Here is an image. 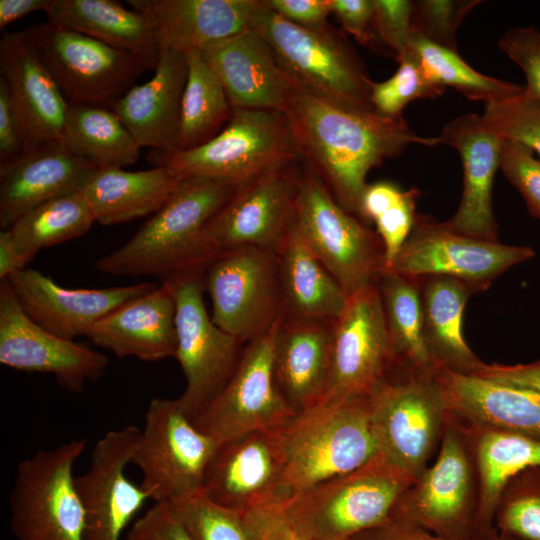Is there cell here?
I'll list each match as a JSON object with an SVG mask.
<instances>
[{
  "label": "cell",
  "mask_w": 540,
  "mask_h": 540,
  "mask_svg": "<svg viewBox=\"0 0 540 540\" xmlns=\"http://www.w3.org/2000/svg\"><path fill=\"white\" fill-rule=\"evenodd\" d=\"M334 322L282 317L279 321L274 340V376L296 414L314 407L324 395L331 367Z\"/></svg>",
  "instance_id": "obj_31"
},
{
  "label": "cell",
  "mask_w": 540,
  "mask_h": 540,
  "mask_svg": "<svg viewBox=\"0 0 540 540\" xmlns=\"http://www.w3.org/2000/svg\"><path fill=\"white\" fill-rule=\"evenodd\" d=\"M331 14L362 45L379 40L375 30V0H331Z\"/></svg>",
  "instance_id": "obj_52"
},
{
  "label": "cell",
  "mask_w": 540,
  "mask_h": 540,
  "mask_svg": "<svg viewBox=\"0 0 540 540\" xmlns=\"http://www.w3.org/2000/svg\"><path fill=\"white\" fill-rule=\"evenodd\" d=\"M376 285L383 303L386 328L396 369L435 367L423 341L417 281L384 269Z\"/></svg>",
  "instance_id": "obj_39"
},
{
  "label": "cell",
  "mask_w": 540,
  "mask_h": 540,
  "mask_svg": "<svg viewBox=\"0 0 540 540\" xmlns=\"http://www.w3.org/2000/svg\"><path fill=\"white\" fill-rule=\"evenodd\" d=\"M481 116L501 139L522 143L540 156V99L526 96L523 90L485 103Z\"/></svg>",
  "instance_id": "obj_45"
},
{
  "label": "cell",
  "mask_w": 540,
  "mask_h": 540,
  "mask_svg": "<svg viewBox=\"0 0 540 540\" xmlns=\"http://www.w3.org/2000/svg\"><path fill=\"white\" fill-rule=\"evenodd\" d=\"M140 431L134 425L107 431L94 445L86 472L76 476L85 512L84 540H121L150 500L126 475Z\"/></svg>",
  "instance_id": "obj_20"
},
{
  "label": "cell",
  "mask_w": 540,
  "mask_h": 540,
  "mask_svg": "<svg viewBox=\"0 0 540 540\" xmlns=\"http://www.w3.org/2000/svg\"><path fill=\"white\" fill-rule=\"evenodd\" d=\"M281 434L285 469L274 506L362 466L379 453L369 396L319 402L297 414Z\"/></svg>",
  "instance_id": "obj_3"
},
{
  "label": "cell",
  "mask_w": 540,
  "mask_h": 540,
  "mask_svg": "<svg viewBox=\"0 0 540 540\" xmlns=\"http://www.w3.org/2000/svg\"><path fill=\"white\" fill-rule=\"evenodd\" d=\"M473 374L540 392V361L516 365L483 362Z\"/></svg>",
  "instance_id": "obj_56"
},
{
  "label": "cell",
  "mask_w": 540,
  "mask_h": 540,
  "mask_svg": "<svg viewBox=\"0 0 540 540\" xmlns=\"http://www.w3.org/2000/svg\"><path fill=\"white\" fill-rule=\"evenodd\" d=\"M269 44L284 72L301 88L330 103L373 109L371 79L354 47L328 22L301 26L265 6L251 27Z\"/></svg>",
  "instance_id": "obj_7"
},
{
  "label": "cell",
  "mask_w": 540,
  "mask_h": 540,
  "mask_svg": "<svg viewBox=\"0 0 540 540\" xmlns=\"http://www.w3.org/2000/svg\"><path fill=\"white\" fill-rule=\"evenodd\" d=\"M187 72L185 53L160 50L152 78L133 85L113 104L111 109L141 148L177 149Z\"/></svg>",
  "instance_id": "obj_30"
},
{
  "label": "cell",
  "mask_w": 540,
  "mask_h": 540,
  "mask_svg": "<svg viewBox=\"0 0 540 540\" xmlns=\"http://www.w3.org/2000/svg\"><path fill=\"white\" fill-rule=\"evenodd\" d=\"M176 302L170 283L119 306L89 331L95 345L120 358L135 357L146 362L176 355Z\"/></svg>",
  "instance_id": "obj_28"
},
{
  "label": "cell",
  "mask_w": 540,
  "mask_h": 540,
  "mask_svg": "<svg viewBox=\"0 0 540 540\" xmlns=\"http://www.w3.org/2000/svg\"><path fill=\"white\" fill-rule=\"evenodd\" d=\"M0 73L21 125L25 152L61 142L70 104L23 31L1 35Z\"/></svg>",
  "instance_id": "obj_23"
},
{
  "label": "cell",
  "mask_w": 540,
  "mask_h": 540,
  "mask_svg": "<svg viewBox=\"0 0 540 540\" xmlns=\"http://www.w3.org/2000/svg\"><path fill=\"white\" fill-rule=\"evenodd\" d=\"M218 445L196 427L178 399L156 397L148 405L131 464L142 472L140 486L150 500L174 502L201 491Z\"/></svg>",
  "instance_id": "obj_12"
},
{
  "label": "cell",
  "mask_w": 540,
  "mask_h": 540,
  "mask_svg": "<svg viewBox=\"0 0 540 540\" xmlns=\"http://www.w3.org/2000/svg\"><path fill=\"white\" fill-rule=\"evenodd\" d=\"M108 358L61 338L35 323L19 304L7 279L0 283V363L9 368L51 374L69 392L81 393L101 379Z\"/></svg>",
  "instance_id": "obj_19"
},
{
  "label": "cell",
  "mask_w": 540,
  "mask_h": 540,
  "mask_svg": "<svg viewBox=\"0 0 540 540\" xmlns=\"http://www.w3.org/2000/svg\"><path fill=\"white\" fill-rule=\"evenodd\" d=\"M281 429L251 431L220 443L206 469L201 492L212 502L242 514L274 506L285 469Z\"/></svg>",
  "instance_id": "obj_21"
},
{
  "label": "cell",
  "mask_w": 540,
  "mask_h": 540,
  "mask_svg": "<svg viewBox=\"0 0 540 540\" xmlns=\"http://www.w3.org/2000/svg\"><path fill=\"white\" fill-rule=\"evenodd\" d=\"M271 10L284 19L301 26L327 23L331 0H267Z\"/></svg>",
  "instance_id": "obj_55"
},
{
  "label": "cell",
  "mask_w": 540,
  "mask_h": 540,
  "mask_svg": "<svg viewBox=\"0 0 540 540\" xmlns=\"http://www.w3.org/2000/svg\"><path fill=\"white\" fill-rule=\"evenodd\" d=\"M436 367H401L369 395L379 452L415 479L436 456L449 415Z\"/></svg>",
  "instance_id": "obj_8"
},
{
  "label": "cell",
  "mask_w": 540,
  "mask_h": 540,
  "mask_svg": "<svg viewBox=\"0 0 540 540\" xmlns=\"http://www.w3.org/2000/svg\"><path fill=\"white\" fill-rule=\"evenodd\" d=\"M251 540H310L298 533L276 507H263L243 514Z\"/></svg>",
  "instance_id": "obj_53"
},
{
  "label": "cell",
  "mask_w": 540,
  "mask_h": 540,
  "mask_svg": "<svg viewBox=\"0 0 540 540\" xmlns=\"http://www.w3.org/2000/svg\"><path fill=\"white\" fill-rule=\"evenodd\" d=\"M494 529L520 540H540V467L512 479L498 501Z\"/></svg>",
  "instance_id": "obj_42"
},
{
  "label": "cell",
  "mask_w": 540,
  "mask_h": 540,
  "mask_svg": "<svg viewBox=\"0 0 540 540\" xmlns=\"http://www.w3.org/2000/svg\"><path fill=\"white\" fill-rule=\"evenodd\" d=\"M200 52L232 109L281 111L296 85L266 40L252 28L208 44Z\"/></svg>",
  "instance_id": "obj_25"
},
{
  "label": "cell",
  "mask_w": 540,
  "mask_h": 540,
  "mask_svg": "<svg viewBox=\"0 0 540 540\" xmlns=\"http://www.w3.org/2000/svg\"><path fill=\"white\" fill-rule=\"evenodd\" d=\"M499 168L520 192L528 212L540 219V160L528 146L502 139Z\"/></svg>",
  "instance_id": "obj_47"
},
{
  "label": "cell",
  "mask_w": 540,
  "mask_h": 540,
  "mask_svg": "<svg viewBox=\"0 0 540 540\" xmlns=\"http://www.w3.org/2000/svg\"><path fill=\"white\" fill-rule=\"evenodd\" d=\"M299 176L292 165L238 186L202 231L206 266L218 254L241 247L276 251L294 224Z\"/></svg>",
  "instance_id": "obj_16"
},
{
  "label": "cell",
  "mask_w": 540,
  "mask_h": 540,
  "mask_svg": "<svg viewBox=\"0 0 540 540\" xmlns=\"http://www.w3.org/2000/svg\"><path fill=\"white\" fill-rule=\"evenodd\" d=\"M415 480L379 452L362 466L274 507L310 540H349L385 522L397 499Z\"/></svg>",
  "instance_id": "obj_4"
},
{
  "label": "cell",
  "mask_w": 540,
  "mask_h": 540,
  "mask_svg": "<svg viewBox=\"0 0 540 540\" xmlns=\"http://www.w3.org/2000/svg\"><path fill=\"white\" fill-rule=\"evenodd\" d=\"M275 252L282 296V318L336 321L349 297L306 245L295 224Z\"/></svg>",
  "instance_id": "obj_32"
},
{
  "label": "cell",
  "mask_w": 540,
  "mask_h": 540,
  "mask_svg": "<svg viewBox=\"0 0 540 540\" xmlns=\"http://www.w3.org/2000/svg\"><path fill=\"white\" fill-rule=\"evenodd\" d=\"M25 313L47 331L67 340L88 335L91 328L119 306L159 285L153 282L109 288H64L32 268L7 278Z\"/></svg>",
  "instance_id": "obj_22"
},
{
  "label": "cell",
  "mask_w": 540,
  "mask_h": 540,
  "mask_svg": "<svg viewBox=\"0 0 540 540\" xmlns=\"http://www.w3.org/2000/svg\"><path fill=\"white\" fill-rule=\"evenodd\" d=\"M147 160L183 178L204 177L241 186L268 172L301 163L285 114L234 108L226 126L190 150H151Z\"/></svg>",
  "instance_id": "obj_6"
},
{
  "label": "cell",
  "mask_w": 540,
  "mask_h": 540,
  "mask_svg": "<svg viewBox=\"0 0 540 540\" xmlns=\"http://www.w3.org/2000/svg\"><path fill=\"white\" fill-rule=\"evenodd\" d=\"M435 377L452 414L540 440V392L442 366Z\"/></svg>",
  "instance_id": "obj_29"
},
{
  "label": "cell",
  "mask_w": 540,
  "mask_h": 540,
  "mask_svg": "<svg viewBox=\"0 0 540 540\" xmlns=\"http://www.w3.org/2000/svg\"><path fill=\"white\" fill-rule=\"evenodd\" d=\"M413 1L375 0V30L397 60L405 54L413 37Z\"/></svg>",
  "instance_id": "obj_49"
},
{
  "label": "cell",
  "mask_w": 540,
  "mask_h": 540,
  "mask_svg": "<svg viewBox=\"0 0 540 540\" xmlns=\"http://www.w3.org/2000/svg\"><path fill=\"white\" fill-rule=\"evenodd\" d=\"M98 169L60 141L42 144L0 163V227L57 197L80 191Z\"/></svg>",
  "instance_id": "obj_26"
},
{
  "label": "cell",
  "mask_w": 540,
  "mask_h": 540,
  "mask_svg": "<svg viewBox=\"0 0 540 540\" xmlns=\"http://www.w3.org/2000/svg\"><path fill=\"white\" fill-rule=\"evenodd\" d=\"M463 421L474 450L480 490L479 525L486 540L495 530L494 514L505 487L524 471L540 467V440Z\"/></svg>",
  "instance_id": "obj_36"
},
{
  "label": "cell",
  "mask_w": 540,
  "mask_h": 540,
  "mask_svg": "<svg viewBox=\"0 0 540 540\" xmlns=\"http://www.w3.org/2000/svg\"><path fill=\"white\" fill-rule=\"evenodd\" d=\"M94 223L90 207L77 191L37 206L7 230L16 251L27 265L40 250L78 238L86 234Z\"/></svg>",
  "instance_id": "obj_40"
},
{
  "label": "cell",
  "mask_w": 540,
  "mask_h": 540,
  "mask_svg": "<svg viewBox=\"0 0 540 540\" xmlns=\"http://www.w3.org/2000/svg\"><path fill=\"white\" fill-rule=\"evenodd\" d=\"M182 179L163 166L141 171L98 168L79 192L90 207L95 222L110 226L155 214Z\"/></svg>",
  "instance_id": "obj_33"
},
{
  "label": "cell",
  "mask_w": 540,
  "mask_h": 540,
  "mask_svg": "<svg viewBox=\"0 0 540 540\" xmlns=\"http://www.w3.org/2000/svg\"><path fill=\"white\" fill-rule=\"evenodd\" d=\"M236 186L185 177L167 202L118 249L98 259L97 271L114 276H154L161 283L205 269L201 234Z\"/></svg>",
  "instance_id": "obj_2"
},
{
  "label": "cell",
  "mask_w": 540,
  "mask_h": 540,
  "mask_svg": "<svg viewBox=\"0 0 540 540\" xmlns=\"http://www.w3.org/2000/svg\"><path fill=\"white\" fill-rule=\"evenodd\" d=\"M408 50L416 57L428 80L443 89L452 87L474 101L485 103L521 93L524 87L479 73L457 53L413 34Z\"/></svg>",
  "instance_id": "obj_41"
},
{
  "label": "cell",
  "mask_w": 540,
  "mask_h": 540,
  "mask_svg": "<svg viewBox=\"0 0 540 540\" xmlns=\"http://www.w3.org/2000/svg\"><path fill=\"white\" fill-rule=\"evenodd\" d=\"M417 189L407 191L405 198L381 214L375 221L384 251L385 269H391L399 251L409 237L416 218Z\"/></svg>",
  "instance_id": "obj_50"
},
{
  "label": "cell",
  "mask_w": 540,
  "mask_h": 540,
  "mask_svg": "<svg viewBox=\"0 0 540 540\" xmlns=\"http://www.w3.org/2000/svg\"><path fill=\"white\" fill-rule=\"evenodd\" d=\"M213 322L242 344L282 317L276 252L241 247L215 256L204 269Z\"/></svg>",
  "instance_id": "obj_14"
},
{
  "label": "cell",
  "mask_w": 540,
  "mask_h": 540,
  "mask_svg": "<svg viewBox=\"0 0 540 540\" xmlns=\"http://www.w3.org/2000/svg\"><path fill=\"white\" fill-rule=\"evenodd\" d=\"M160 50L187 53L252 27L265 0H128Z\"/></svg>",
  "instance_id": "obj_27"
},
{
  "label": "cell",
  "mask_w": 540,
  "mask_h": 540,
  "mask_svg": "<svg viewBox=\"0 0 540 540\" xmlns=\"http://www.w3.org/2000/svg\"><path fill=\"white\" fill-rule=\"evenodd\" d=\"M280 319L244 345L226 385L192 420L219 444L251 431L281 429L297 415L281 394L274 376V340Z\"/></svg>",
  "instance_id": "obj_17"
},
{
  "label": "cell",
  "mask_w": 540,
  "mask_h": 540,
  "mask_svg": "<svg viewBox=\"0 0 540 540\" xmlns=\"http://www.w3.org/2000/svg\"><path fill=\"white\" fill-rule=\"evenodd\" d=\"M301 158L335 200L359 217L369 171L414 144L435 146L403 117L389 118L373 109L342 107L314 96L297 84L281 110Z\"/></svg>",
  "instance_id": "obj_1"
},
{
  "label": "cell",
  "mask_w": 540,
  "mask_h": 540,
  "mask_svg": "<svg viewBox=\"0 0 540 540\" xmlns=\"http://www.w3.org/2000/svg\"><path fill=\"white\" fill-rule=\"evenodd\" d=\"M399 66L387 80L370 83V101L378 114L402 117L407 104L417 99L436 98L444 89L432 84L416 57L409 51L397 59Z\"/></svg>",
  "instance_id": "obj_43"
},
{
  "label": "cell",
  "mask_w": 540,
  "mask_h": 540,
  "mask_svg": "<svg viewBox=\"0 0 540 540\" xmlns=\"http://www.w3.org/2000/svg\"><path fill=\"white\" fill-rule=\"evenodd\" d=\"M126 540H193L169 502L154 503L127 533Z\"/></svg>",
  "instance_id": "obj_51"
},
{
  "label": "cell",
  "mask_w": 540,
  "mask_h": 540,
  "mask_svg": "<svg viewBox=\"0 0 540 540\" xmlns=\"http://www.w3.org/2000/svg\"><path fill=\"white\" fill-rule=\"evenodd\" d=\"M480 3L478 0L413 1V32L437 45L457 51L458 27Z\"/></svg>",
  "instance_id": "obj_46"
},
{
  "label": "cell",
  "mask_w": 540,
  "mask_h": 540,
  "mask_svg": "<svg viewBox=\"0 0 540 540\" xmlns=\"http://www.w3.org/2000/svg\"><path fill=\"white\" fill-rule=\"evenodd\" d=\"M26 265L16 251L9 231L0 230V279H7Z\"/></svg>",
  "instance_id": "obj_60"
},
{
  "label": "cell",
  "mask_w": 540,
  "mask_h": 540,
  "mask_svg": "<svg viewBox=\"0 0 540 540\" xmlns=\"http://www.w3.org/2000/svg\"><path fill=\"white\" fill-rule=\"evenodd\" d=\"M479 479L467 424L449 411L434 461L400 495L388 519L448 540H485Z\"/></svg>",
  "instance_id": "obj_5"
},
{
  "label": "cell",
  "mask_w": 540,
  "mask_h": 540,
  "mask_svg": "<svg viewBox=\"0 0 540 540\" xmlns=\"http://www.w3.org/2000/svg\"><path fill=\"white\" fill-rule=\"evenodd\" d=\"M395 369L381 295L369 285L349 296L334 322L330 374L319 402L369 396Z\"/></svg>",
  "instance_id": "obj_18"
},
{
  "label": "cell",
  "mask_w": 540,
  "mask_h": 540,
  "mask_svg": "<svg viewBox=\"0 0 540 540\" xmlns=\"http://www.w3.org/2000/svg\"><path fill=\"white\" fill-rule=\"evenodd\" d=\"M61 142L98 168L135 163L141 147L112 109L70 105Z\"/></svg>",
  "instance_id": "obj_37"
},
{
  "label": "cell",
  "mask_w": 540,
  "mask_h": 540,
  "mask_svg": "<svg viewBox=\"0 0 540 540\" xmlns=\"http://www.w3.org/2000/svg\"><path fill=\"white\" fill-rule=\"evenodd\" d=\"M534 255L528 246L471 237L453 230L445 221L416 214L411 233L389 270L411 279L454 278L478 293L487 290L509 268Z\"/></svg>",
  "instance_id": "obj_15"
},
{
  "label": "cell",
  "mask_w": 540,
  "mask_h": 540,
  "mask_svg": "<svg viewBox=\"0 0 540 540\" xmlns=\"http://www.w3.org/2000/svg\"><path fill=\"white\" fill-rule=\"evenodd\" d=\"M498 48L524 73V94L540 99V32L533 26L507 30L498 41Z\"/></svg>",
  "instance_id": "obj_48"
},
{
  "label": "cell",
  "mask_w": 540,
  "mask_h": 540,
  "mask_svg": "<svg viewBox=\"0 0 540 540\" xmlns=\"http://www.w3.org/2000/svg\"><path fill=\"white\" fill-rule=\"evenodd\" d=\"M294 224L306 245L348 297L376 284L385 269L384 251L378 234L343 208L303 162Z\"/></svg>",
  "instance_id": "obj_10"
},
{
  "label": "cell",
  "mask_w": 540,
  "mask_h": 540,
  "mask_svg": "<svg viewBox=\"0 0 540 540\" xmlns=\"http://www.w3.org/2000/svg\"><path fill=\"white\" fill-rule=\"evenodd\" d=\"M349 540H448L424 529L387 519Z\"/></svg>",
  "instance_id": "obj_58"
},
{
  "label": "cell",
  "mask_w": 540,
  "mask_h": 540,
  "mask_svg": "<svg viewBox=\"0 0 540 540\" xmlns=\"http://www.w3.org/2000/svg\"><path fill=\"white\" fill-rule=\"evenodd\" d=\"M25 152L23 132L10 98L8 86L0 77V163Z\"/></svg>",
  "instance_id": "obj_54"
},
{
  "label": "cell",
  "mask_w": 540,
  "mask_h": 540,
  "mask_svg": "<svg viewBox=\"0 0 540 540\" xmlns=\"http://www.w3.org/2000/svg\"><path fill=\"white\" fill-rule=\"evenodd\" d=\"M486 540H520L512 536L504 535L494 530Z\"/></svg>",
  "instance_id": "obj_61"
},
{
  "label": "cell",
  "mask_w": 540,
  "mask_h": 540,
  "mask_svg": "<svg viewBox=\"0 0 540 540\" xmlns=\"http://www.w3.org/2000/svg\"><path fill=\"white\" fill-rule=\"evenodd\" d=\"M166 282L172 285L176 302L175 358L186 379L178 401L193 420L226 385L244 344L219 328L209 316L203 299V270L186 272Z\"/></svg>",
  "instance_id": "obj_13"
},
{
  "label": "cell",
  "mask_w": 540,
  "mask_h": 540,
  "mask_svg": "<svg viewBox=\"0 0 540 540\" xmlns=\"http://www.w3.org/2000/svg\"><path fill=\"white\" fill-rule=\"evenodd\" d=\"M406 194L407 191H402L391 182L368 184L361 198L359 217L374 222L381 214L400 203Z\"/></svg>",
  "instance_id": "obj_57"
},
{
  "label": "cell",
  "mask_w": 540,
  "mask_h": 540,
  "mask_svg": "<svg viewBox=\"0 0 540 540\" xmlns=\"http://www.w3.org/2000/svg\"><path fill=\"white\" fill-rule=\"evenodd\" d=\"M48 20L144 59L155 69L159 49L149 20L114 0H50Z\"/></svg>",
  "instance_id": "obj_35"
},
{
  "label": "cell",
  "mask_w": 540,
  "mask_h": 540,
  "mask_svg": "<svg viewBox=\"0 0 540 540\" xmlns=\"http://www.w3.org/2000/svg\"><path fill=\"white\" fill-rule=\"evenodd\" d=\"M419 286L422 336L436 366L473 374L483 363L463 335V314L474 292L463 282L445 276L415 279Z\"/></svg>",
  "instance_id": "obj_34"
},
{
  "label": "cell",
  "mask_w": 540,
  "mask_h": 540,
  "mask_svg": "<svg viewBox=\"0 0 540 540\" xmlns=\"http://www.w3.org/2000/svg\"><path fill=\"white\" fill-rule=\"evenodd\" d=\"M186 54L187 79L182 96L176 150H190L214 138L229 122L232 106L200 50Z\"/></svg>",
  "instance_id": "obj_38"
},
{
  "label": "cell",
  "mask_w": 540,
  "mask_h": 540,
  "mask_svg": "<svg viewBox=\"0 0 540 540\" xmlns=\"http://www.w3.org/2000/svg\"><path fill=\"white\" fill-rule=\"evenodd\" d=\"M169 503L193 540H251L242 513L212 502L201 491Z\"/></svg>",
  "instance_id": "obj_44"
},
{
  "label": "cell",
  "mask_w": 540,
  "mask_h": 540,
  "mask_svg": "<svg viewBox=\"0 0 540 540\" xmlns=\"http://www.w3.org/2000/svg\"><path fill=\"white\" fill-rule=\"evenodd\" d=\"M84 438L39 450L17 464L9 525L18 540H84L85 512L73 468Z\"/></svg>",
  "instance_id": "obj_9"
},
{
  "label": "cell",
  "mask_w": 540,
  "mask_h": 540,
  "mask_svg": "<svg viewBox=\"0 0 540 540\" xmlns=\"http://www.w3.org/2000/svg\"><path fill=\"white\" fill-rule=\"evenodd\" d=\"M50 0H0V28L33 12L45 11Z\"/></svg>",
  "instance_id": "obj_59"
},
{
  "label": "cell",
  "mask_w": 540,
  "mask_h": 540,
  "mask_svg": "<svg viewBox=\"0 0 540 540\" xmlns=\"http://www.w3.org/2000/svg\"><path fill=\"white\" fill-rule=\"evenodd\" d=\"M70 105L112 108L150 65L48 20L23 30Z\"/></svg>",
  "instance_id": "obj_11"
},
{
  "label": "cell",
  "mask_w": 540,
  "mask_h": 540,
  "mask_svg": "<svg viewBox=\"0 0 540 540\" xmlns=\"http://www.w3.org/2000/svg\"><path fill=\"white\" fill-rule=\"evenodd\" d=\"M438 139L439 144L451 146L459 153L463 167L459 207L446 224L471 237L498 241L492 188L500 164L502 139L475 113L446 123Z\"/></svg>",
  "instance_id": "obj_24"
}]
</instances>
